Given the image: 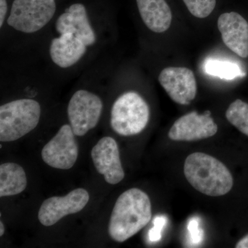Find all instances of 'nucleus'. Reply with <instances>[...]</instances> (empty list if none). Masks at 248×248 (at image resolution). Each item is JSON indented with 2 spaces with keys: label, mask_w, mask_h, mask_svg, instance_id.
Segmentation results:
<instances>
[{
  "label": "nucleus",
  "mask_w": 248,
  "mask_h": 248,
  "mask_svg": "<svg viewBox=\"0 0 248 248\" xmlns=\"http://www.w3.org/2000/svg\"><path fill=\"white\" fill-rule=\"evenodd\" d=\"M151 218L152 205L148 195L140 189H130L116 202L109 222V234L114 241L124 242L141 231Z\"/></svg>",
  "instance_id": "obj_1"
},
{
  "label": "nucleus",
  "mask_w": 248,
  "mask_h": 248,
  "mask_svg": "<svg viewBox=\"0 0 248 248\" xmlns=\"http://www.w3.org/2000/svg\"><path fill=\"white\" fill-rule=\"evenodd\" d=\"M184 174L195 190L210 197H220L232 188V175L221 161L203 153H194L186 158Z\"/></svg>",
  "instance_id": "obj_2"
},
{
  "label": "nucleus",
  "mask_w": 248,
  "mask_h": 248,
  "mask_svg": "<svg viewBox=\"0 0 248 248\" xmlns=\"http://www.w3.org/2000/svg\"><path fill=\"white\" fill-rule=\"evenodd\" d=\"M41 107L37 101L18 99L0 107V141H16L30 133L40 122Z\"/></svg>",
  "instance_id": "obj_3"
},
{
  "label": "nucleus",
  "mask_w": 248,
  "mask_h": 248,
  "mask_svg": "<svg viewBox=\"0 0 248 248\" xmlns=\"http://www.w3.org/2000/svg\"><path fill=\"white\" fill-rule=\"evenodd\" d=\"M150 110L146 101L135 92L124 93L114 103L111 110V127L122 136H133L146 128Z\"/></svg>",
  "instance_id": "obj_4"
},
{
  "label": "nucleus",
  "mask_w": 248,
  "mask_h": 248,
  "mask_svg": "<svg viewBox=\"0 0 248 248\" xmlns=\"http://www.w3.org/2000/svg\"><path fill=\"white\" fill-rule=\"evenodd\" d=\"M55 11V0H14L7 23L16 30L33 33L48 24Z\"/></svg>",
  "instance_id": "obj_5"
},
{
  "label": "nucleus",
  "mask_w": 248,
  "mask_h": 248,
  "mask_svg": "<svg viewBox=\"0 0 248 248\" xmlns=\"http://www.w3.org/2000/svg\"><path fill=\"white\" fill-rule=\"evenodd\" d=\"M103 103L94 93L79 90L73 94L68 106V116L76 136H84L97 125L102 115Z\"/></svg>",
  "instance_id": "obj_6"
},
{
  "label": "nucleus",
  "mask_w": 248,
  "mask_h": 248,
  "mask_svg": "<svg viewBox=\"0 0 248 248\" xmlns=\"http://www.w3.org/2000/svg\"><path fill=\"white\" fill-rule=\"evenodd\" d=\"M71 125H62L58 133L42 151L46 164L54 169H71L78 159L79 148Z\"/></svg>",
  "instance_id": "obj_7"
},
{
  "label": "nucleus",
  "mask_w": 248,
  "mask_h": 248,
  "mask_svg": "<svg viewBox=\"0 0 248 248\" xmlns=\"http://www.w3.org/2000/svg\"><path fill=\"white\" fill-rule=\"evenodd\" d=\"M90 196L85 189L78 188L63 197H53L45 200L39 210V221L43 226H53L67 215L82 210L89 203Z\"/></svg>",
  "instance_id": "obj_8"
},
{
  "label": "nucleus",
  "mask_w": 248,
  "mask_h": 248,
  "mask_svg": "<svg viewBox=\"0 0 248 248\" xmlns=\"http://www.w3.org/2000/svg\"><path fill=\"white\" fill-rule=\"evenodd\" d=\"M218 125L211 117V112L205 111L200 115L192 112L178 119L169 133L173 141H194L205 140L216 135Z\"/></svg>",
  "instance_id": "obj_9"
},
{
  "label": "nucleus",
  "mask_w": 248,
  "mask_h": 248,
  "mask_svg": "<svg viewBox=\"0 0 248 248\" xmlns=\"http://www.w3.org/2000/svg\"><path fill=\"white\" fill-rule=\"evenodd\" d=\"M159 81L169 97L181 105L190 104L197 95L195 75L185 67L164 68L160 73Z\"/></svg>",
  "instance_id": "obj_10"
},
{
  "label": "nucleus",
  "mask_w": 248,
  "mask_h": 248,
  "mask_svg": "<svg viewBox=\"0 0 248 248\" xmlns=\"http://www.w3.org/2000/svg\"><path fill=\"white\" fill-rule=\"evenodd\" d=\"M93 164L106 182L115 185L123 180L125 174L120 160L118 145L113 138L105 137L91 151Z\"/></svg>",
  "instance_id": "obj_11"
},
{
  "label": "nucleus",
  "mask_w": 248,
  "mask_h": 248,
  "mask_svg": "<svg viewBox=\"0 0 248 248\" xmlns=\"http://www.w3.org/2000/svg\"><path fill=\"white\" fill-rule=\"evenodd\" d=\"M223 43L243 58L248 57V23L236 12L225 13L218 19Z\"/></svg>",
  "instance_id": "obj_12"
},
{
  "label": "nucleus",
  "mask_w": 248,
  "mask_h": 248,
  "mask_svg": "<svg viewBox=\"0 0 248 248\" xmlns=\"http://www.w3.org/2000/svg\"><path fill=\"white\" fill-rule=\"evenodd\" d=\"M57 31L60 34L71 33L82 41L85 45H93L96 37L90 24L86 8L81 4L71 5L56 22Z\"/></svg>",
  "instance_id": "obj_13"
},
{
  "label": "nucleus",
  "mask_w": 248,
  "mask_h": 248,
  "mask_svg": "<svg viewBox=\"0 0 248 248\" xmlns=\"http://www.w3.org/2000/svg\"><path fill=\"white\" fill-rule=\"evenodd\" d=\"M86 46L82 41L71 33L62 34L53 39L50 47V55L57 66L69 68L84 56Z\"/></svg>",
  "instance_id": "obj_14"
},
{
  "label": "nucleus",
  "mask_w": 248,
  "mask_h": 248,
  "mask_svg": "<svg viewBox=\"0 0 248 248\" xmlns=\"http://www.w3.org/2000/svg\"><path fill=\"white\" fill-rule=\"evenodd\" d=\"M142 20L155 32H164L172 22L171 10L166 0H137Z\"/></svg>",
  "instance_id": "obj_15"
},
{
  "label": "nucleus",
  "mask_w": 248,
  "mask_h": 248,
  "mask_svg": "<svg viewBox=\"0 0 248 248\" xmlns=\"http://www.w3.org/2000/svg\"><path fill=\"white\" fill-rule=\"evenodd\" d=\"M27 179L22 166L15 163H5L0 166V197L20 194L25 190Z\"/></svg>",
  "instance_id": "obj_16"
},
{
  "label": "nucleus",
  "mask_w": 248,
  "mask_h": 248,
  "mask_svg": "<svg viewBox=\"0 0 248 248\" xmlns=\"http://www.w3.org/2000/svg\"><path fill=\"white\" fill-rule=\"evenodd\" d=\"M203 69L209 76L217 77L221 79L232 80L242 78L246 75L236 63L213 59H210L205 62Z\"/></svg>",
  "instance_id": "obj_17"
},
{
  "label": "nucleus",
  "mask_w": 248,
  "mask_h": 248,
  "mask_svg": "<svg viewBox=\"0 0 248 248\" xmlns=\"http://www.w3.org/2000/svg\"><path fill=\"white\" fill-rule=\"evenodd\" d=\"M228 122L248 137V104L241 99L232 103L226 110Z\"/></svg>",
  "instance_id": "obj_18"
},
{
  "label": "nucleus",
  "mask_w": 248,
  "mask_h": 248,
  "mask_svg": "<svg viewBox=\"0 0 248 248\" xmlns=\"http://www.w3.org/2000/svg\"><path fill=\"white\" fill-rule=\"evenodd\" d=\"M192 16L205 18L210 16L216 6V0H183Z\"/></svg>",
  "instance_id": "obj_19"
},
{
  "label": "nucleus",
  "mask_w": 248,
  "mask_h": 248,
  "mask_svg": "<svg viewBox=\"0 0 248 248\" xmlns=\"http://www.w3.org/2000/svg\"><path fill=\"white\" fill-rule=\"evenodd\" d=\"M166 221L165 217H156L154 221V228L149 232V238L151 241H159L161 239V232L162 231L163 227L166 223Z\"/></svg>",
  "instance_id": "obj_20"
},
{
  "label": "nucleus",
  "mask_w": 248,
  "mask_h": 248,
  "mask_svg": "<svg viewBox=\"0 0 248 248\" xmlns=\"http://www.w3.org/2000/svg\"><path fill=\"white\" fill-rule=\"evenodd\" d=\"M188 228L192 241L195 243H198L199 241H200L202 240V232L200 231V228H199L198 222L195 219L192 220L190 222Z\"/></svg>",
  "instance_id": "obj_21"
},
{
  "label": "nucleus",
  "mask_w": 248,
  "mask_h": 248,
  "mask_svg": "<svg viewBox=\"0 0 248 248\" xmlns=\"http://www.w3.org/2000/svg\"><path fill=\"white\" fill-rule=\"evenodd\" d=\"M7 11L8 5L6 0H0V27H2L4 24Z\"/></svg>",
  "instance_id": "obj_22"
},
{
  "label": "nucleus",
  "mask_w": 248,
  "mask_h": 248,
  "mask_svg": "<svg viewBox=\"0 0 248 248\" xmlns=\"http://www.w3.org/2000/svg\"><path fill=\"white\" fill-rule=\"evenodd\" d=\"M236 248H248V234L244 236L236 243Z\"/></svg>",
  "instance_id": "obj_23"
},
{
  "label": "nucleus",
  "mask_w": 248,
  "mask_h": 248,
  "mask_svg": "<svg viewBox=\"0 0 248 248\" xmlns=\"http://www.w3.org/2000/svg\"><path fill=\"white\" fill-rule=\"evenodd\" d=\"M4 223H2V221H1L0 222V236H3V234H4Z\"/></svg>",
  "instance_id": "obj_24"
}]
</instances>
